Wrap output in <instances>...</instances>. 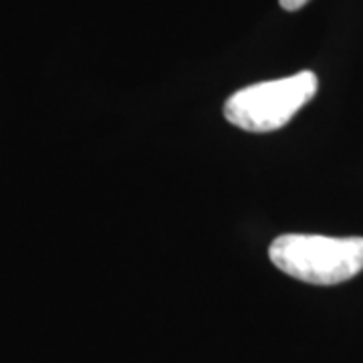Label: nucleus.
Returning a JSON list of instances; mask_svg holds the SVG:
<instances>
[{
    "instance_id": "nucleus-1",
    "label": "nucleus",
    "mask_w": 363,
    "mask_h": 363,
    "mask_svg": "<svg viewBox=\"0 0 363 363\" xmlns=\"http://www.w3.org/2000/svg\"><path fill=\"white\" fill-rule=\"evenodd\" d=\"M272 264L311 285H339L363 271V238L283 234L269 248Z\"/></svg>"
},
{
    "instance_id": "nucleus-2",
    "label": "nucleus",
    "mask_w": 363,
    "mask_h": 363,
    "mask_svg": "<svg viewBox=\"0 0 363 363\" xmlns=\"http://www.w3.org/2000/svg\"><path fill=\"white\" fill-rule=\"evenodd\" d=\"M317 89L319 79L313 71L262 81L233 93L224 104V117L236 128L252 133L277 131L311 101Z\"/></svg>"
},
{
    "instance_id": "nucleus-3",
    "label": "nucleus",
    "mask_w": 363,
    "mask_h": 363,
    "mask_svg": "<svg viewBox=\"0 0 363 363\" xmlns=\"http://www.w3.org/2000/svg\"><path fill=\"white\" fill-rule=\"evenodd\" d=\"M281 2V6L285 9V11H289V13H295V11H298V9H303L309 0H279Z\"/></svg>"
}]
</instances>
